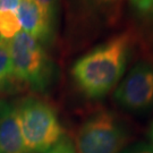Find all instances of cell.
I'll list each match as a JSON object with an SVG mask.
<instances>
[{"label": "cell", "mask_w": 153, "mask_h": 153, "mask_svg": "<svg viewBox=\"0 0 153 153\" xmlns=\"http://www.w3.org/2000/svg\"><path fill=\"white\" fill-rule=\"evenodd\" d=\"M150 137H151L152 143H153V124L151 125V128H150ZM152 145H153V144H152Z\"/></svg>", "instance_id": "9a60e30c"}, {"label": "cell", "mask_w": 153, "mask_h": 153, "mask_svg": "<svg viewBox=\"0 0 153 153\" xmlns=\"http://www.w3.org/2000/svg\"><path fill=\"white\" fill-rule=\"evenodd\" d=\"M40 9L45 14V16L55 24L57 16V8H58V0H33Z\"/></svg>", "instance_id": "8fae6325"}, {"label": "cell", "mask_w": 153, "mask_h": 153, "mask_svg": "<svg viewBox=\"0 0 153 153\" xmlns=\"http://www.w3.org/2000/svg\"><path fill=\"white\" fill-rule=\"evenodd\" d=\"M131 49V38L123 33L78 58L71 67V76L78 90L88 99L107 95L124 75Z\"/></svg>", "instance_id": "6da1fadb"}, {"label": "cell", "mask_w": 153, "mask_h": 153, "mask_svg": "<svg viewBox=\"0 0 153 153\" xmlns=\"http://www.w3.org/2000/svg\"><path fill=\"white\" fill-rule=\"evenodd\" d=\"M131 5L138 16L153 22V0H131Z\"/></svg>", "instance_id": "30bf717a"}, {"label": "cell", "mask_w": 153, "mask_h": 153, "mask_svg": "<svg viewBox=\"0 0 153 153\" xmlns=\"http://www.w3.org/2000/svg\"><path fill=\"white\" fill-rule=\"evenodd\" d=\"M21 0H0V11L17 13Z\"/></svg>", "instance_id": "5bb4252c"}, {"label": "cell", "mask_w": 153, "mask_h": 153, "mask_svg": "<svg viewBox=\"0 0 153 153\" xmlns=\"http://www.w3.org/2000/svg\"><path fill=\"white\" fill-rule=\"evenodd\" d=\"M0 153H31L19 126L16 104L0 101Z\"/></svg>", "instance_id": "8992f818"}, {"label": "cell", "mask_w": 153, "mask_h": 153, "mask_svg": "<svg viewBox=\"0 0 153 153\" xmlns=\"http://www.w3.org/2000/svg\"><path fill=\"white\" fill-rule=\"evenodd\" d=\"M9 50L17 82L44 92L52 82L53 64L41 43L21 31L9 40Z\"/></svg>", "instance_id": "277c9868"}, {"label": "cell", "mask_w": 153, "mask_h": 153, "mask_svg": "<svg viewBox=\"0 0 153 153\" xmlns=\"http://www.w3.org/2000/svg\"><path fill=\"white\" fill-rule=\"evenodd\" d=\"M100 1H105V2H109V1H115V0H100Z\"/></svg>", "instance_id": "2e32d148"}, {"label": "cell", "mask_w": 153, "mask_h": 153, "mask_svg": "<svg viewBox=\"0 0 153 153\" xmlns=\"http://www.w3.org/2000/svg\"><path fill=\"white\" fill-rule=\"evenodd\" d=\"M21 23L17 13L0 11V38L10 40L21 32Z\"/></svg>", "instance_id": "9c48e42d"}, {"label": "cell", "mask_w": 153, "mask_h": 153, "mask_svg": "<svg viewBox=\"0 0 153 153\" xmlns=\"http://www.w3.org/2000/svg\"><path fill=\"white\" fill-rule=\"evenodd\" d=\"M48 153H75V149L74 144L64 136Z\"/></svg>", "instance_id": "7c38bea8"}, {"label": "cell", "mask_w": 153, "mask_h": 153, "mask_svg": "<svg viewBox=\"0 0 153 153\" xmlns=\"http://www.w3.org/2000/svg\"><path fill=\"white\" fill-rule=\"evenodd\" d=\"M17 17L24 32L39 43H49L53 38V23L33 0H21Z\"/></svg>", "instance_id": "52a82bcc"}, {"label": "cell", "mask_w": 153, "mask_h": 153, "mask_svg": "<svg viewBox=\"0 0 153 153\" xmlns=\"http://www.w3.org/2000/svg\"><path fill=\"white\" fill-rule=\"evenodd\" d=\"M116 102L131 112H143L153 105V64L140 61L115 91Z\"/></svg>", "instance_id": "5b68a950"}, {"label": "cell", "mask_w": 153, "mask_h": 153, "mask_svg": "<svg viewBox=\"0 0 153 153\" xmlns=\"http://www.w3.org/2000/svg\"><path fill=\"white\" fill-rule=\"evenodd\" d=\"M21 131L31 153H48L64 137V129L52 105L34 97L16 104Z\"/></svg>", "instance_id": "7a4b0ae2"}, {"label": "cell", "mask_w": 153, "mask_h": 153, "mask_svg": "<svg viewBox=\"0 0 153 153\" xmlns=\"http://www.w3.org/2000/svg\"><path fill=\"white\" fill-rule=\"evenodd\" d=\"M131 140L128 126L118 116L99 110L82 121L75 133V153H121Z\"/></svg>", "instance_id": "3957f363"}, {"label": "cell", "mask_w": 153, "mask_h": 153, "mask_svg": "<svg viewBox=\"0 0 153 153\" xmlns=\"http://www.w3.org/2000/svg\"><path fill=\"white\" fill-rule=\"evenodd\" d=\"M17 83L9 50V40L0 38V92L14 90Z\"/></svg>", "instance_id": "ba28073f"}, {"label": "cell", "mask_w": 153, "mask_h": 153, "mask_svg": "<svg viewBox=\"0 0 153 153\" xmlns=\"http://www.w3.org/2000/svg\"><path fill=\"white\" fill-rule=\"evenodd\" d=\"M121 153H153V145L148 143H138L133 145Z\"/></svg>", "instance_id": "4fadbf2b"}]
</instances>
